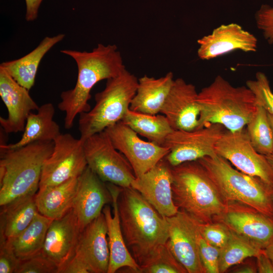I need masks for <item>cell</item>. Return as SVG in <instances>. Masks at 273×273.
<instances>
[{"mask_svg": "<svg viewBox=\"0 0 273 273\" xmlns=\"http://www.w3.org/2000/svg\"><path fill=\"white\" fill-rule=\"evenodd\" d=\"M60 52L71 57L78 69L74 87L60 95L58 108L65 114L64 126L71 128L78 115L91 109L90 92L98 82L117 76L125 69L122 58L115 44H98L92 51L63 50Z\"/></svg>", "mask_w": 273, "mask_h": 273, "instance_id": "6da1fadb", "label": "cell"}, {"mask_svg": "<svg viewBox=\"0 0 273 273\" xmlns=\"http://www.w3.org/2000/svg\"><path fill=\"white\" fill-rule=\"evenodd\" d=\"M117 204L125 243L140 266L167 242V218L131 187L121 188Z\"/></svg>", "mask_w": 273, "mask_h": 273, "instance_id": "7a4b0ae2", "label": "cell"}, {"mask_svg": "<svg viewBox=\"0 0 273 273\" xmlns=\"http://www.w3.org/2000/svg\"><path fill=\"white\" fill-rule=\"evenodd\" d=\"M197 101L200 112L197 128L217 123L231 131L245 128L258 105L247 86H234L220 75L198 93Z\"/></svg>", "mask_w": 273, "mask_h": 273, "instance_id": "3957f363", "label": "cell"}, {"mask_svg": "<svg viewBox=\"0 0 273 273\" xmlns=\"http://www.w3.org/2000/svg\"><path fill=\"white\" fill-rule=\"evenodd\" d=\"M173 202L182 211L201 223L221 215L226 202L198 160L172 166Z\"/></svg>", "mask_w": 273, "mask_h": 273, "instance_id": "277c9868", "label": "cell"}, {"mask_svg": "<svg viewBox=\"0 0 273 273\" xmlns=\"http://www.w3.org/2000/svg\"><path fill=\"white\" fill-rule=\"evenodd\" d=\"M54 141L36 142L14 149H0V206L39 189L44 161L52 153Z\"/></svg>", "mask_w": 273, "mask_h": 273, "instance_id": "5b68a950", "label": "cell"}, {"mask_svg": "<svg viewBox=\"0 0 273 273\" xmlns=\"http://www.w3.org/2000/svg\"><path fill=\"white\" fill-rule=\"evenodd\" d=\"M223 199L251 207L273 217V189L260 179L246 174L216 154L198 160Z\"/></svg>", "mask_w": 273, "mask_h": 273, "instance_id": "8992f818", "label": "cell"}, {"mask_svg": "<svg viewBox=\"0 0 273 273\" xmlns=\"http://www.w3.org/2000/svg\"><path fill=\"white\" fill-rule=\"evenodd\" d=\"M138 79L126 68L107 79L103 90L95 96V104L79 114L78 130L83 140L120 121L129 109Z\"/></svg>", "mask_w": 273, "mask_h": 273, "instance_id": "52a82bcc", "label": "cell"}, {"mask_svg": "<svg viewBox=\"0 0 273 273\" xmlns=\"http://www.w3.org/2000/svg\"><path fill=\"white\" fill-rule=\"evenodd\" d=\"M83 146L87 166L103 181L131 187L136 177L132 168L105 130L84 140Z\"/></svg>", "mask_w": 273, "mask_h": 273, "instance_id": "ba28073f", "label": "cell"}, {"mask_svg": "<svg viewBox=\"0 0 273 273\" xmlns=\"http://www.w3.org/2000/svg\"><path fill=\"white\" fill-rule=\"evenodd\" d=\"M83 143L69 133H61L54 140L53 150L42 166L39 189L62 184L83 172L87 166Z\"/></svg>", "mask_w": 273, "mask_h": 273, "instance_id": "9c48e42d", "label": "cell"}, {"mask_svg": "<svg viewBox=\"0 0 273 273\" xmlns=\"http://www.w3.org/2000/svg\"><path fill=\"white\" fill-rule=\"evenodd\" d=\"M215 151L239 171L273 189V170L265 156L252 145L245 127L235 131L226 130L216 144Z\"/></svg>", "mask_w": 273, "mask_h": 273, "instance_id": "30bf717a", "label": "cell"}, {"mask_svg": "<svg viewBox=\"0 0 273 273\" xmlns=\"http://www.w3.org/2000/svg\"><path fill=\"white\" fill-rule=\"evenodd\" d=\"M226 130L217 123H210L191 130H174L164 144L169 150L165 159L171 166H175L213 156L216 154V144Z\"/></svg>", "mask_w": 273, "mask_h": 273, "instance_id": "8fae6325", "label": "cell"}, {"mask_svg": "<svg viewBox=\"0 0 273 273\" xmlns=\"http://www.w3.org/2000/svg\"><path fill=\"white\" fill-rule=\"evenodd\" d=\"M112 143L131 165L135 177L143 174L169 152L168 148L141 139L121 121L107 128Z\"/></svg>", "mask_w": 273, "mask_h": 273, "instance_id": "7c38bea8", "label": "cell"}, {"mask_svg": "<svg viewBox=\"0 0 273 273\" xmlns=\"http://www.w3.org/2000/svg\"><path fill=\"white\" fill-rule=\"evenodd\" d=\"M215 219L261 249L273 242V217L247 205L227 202L224 212Z\"/></svg>", "mask_w": 273, "mask_h": 273, "instance_id": "4fadbf2b", "label": "cell"}, {"mask_svg": "<svg viewBox=\"0 0 273 273\" xmlns=\"http://www.w3.org/2000/svg\"><path fill=\"white\" fill-rule=\"evenodd\" d=\"M172 166L164 158L140 176L131 187L141 195L162 216L169 217L178 211L172 198Z\"/></svg>", "mask_w": 273, "mask_h": 273, "instance_id": "5bb4252c", "label": "cell"}, {"mask_svg": "<svg viewBox=\"0 0 273 273\" xmlns=\"http://www.w3.org/2000/svg\"><path fill=\"white\" fill-rule=\"evenodd\" d=\"M195 86L183 78L174 79L160 113L173 130H191L198 127L200 108Z\"/></svg>", "mask_w": 273, "mask_h": 273, "instance_id": "9a60e30c", "label": "cell"}, {"mask_svg": "<svg viewBox=\"0 0 273 273\" xmlns=\"http://www.w3.org/2000/svg\"><path fill=\"white\" fill-rule=\"evenodd\" d=\"M81 231L73 208L51 223L41 253L56 264L58 273L74 256Z\"/></svg>", "mask_w": 273, "mask_h": 273, "instance_id": "2e32d148", "label": "cell"}, {"mask_svg": "<svg viewBox=\"0 0 273 273\" xmlns=\"http://www.w3.org/2000/svg\"><path fill=\"white\" fill-rule=\"evenodd\" d=\"M29 91L0 66V96L8 112L7 118L0 117V124L6 133L23 131L29 115L38 110Z\"/></svg>", "mask_w": 273, "mask_h": 273, "instance_id": "e0dca14e", "label": "cell"}, {"mask_svg": "<svg viewBox=\"0 0 273 273\" xmlns=\"http://www.w3.org/2000/svg\"><path fill=\"white\" fill-rule=\"evenodd\" d=\"M112 203V197L106 183L87 166L78 176L73 209L82 231L98 217L104 207Z\"/></svg>", "mask_w": 273, "mask_h": 273, "instance_id": "ac0fdd59", "label": "cell"}, {"mask_svg": "<svg viewBox=\"0 0 273 273\" xmlns=\"http://www.w3.org/2000/svg\"><path fill=\"white\" fill-rule=\"evenodd\" d=\"M197 42L198 56L202 60L212 59L236 50L254 52L257 48L256 37L234 23L219 26Z\"/></svg>", "mask_w": 273, "mask_h": 273, "instance_id": "d6986e66", "label": "cell"}, {"mask_svg": "<svg viewBox=\"0 0 273 273\" xmlns=\"http://www.w3.org/2000/svg\"><path fill=\"white\" fill-rule=\"evenodd\" d=\"M166 218L169 234L166 244L172 254L187 272L206 273L189 215L178 210Z\"/></svg>", "mask_w": 273, "mask_h": 273, "instance_id": "ffe728a7", "label": "cell"}, {"mask_svg": "<svg viewBox=\"0 0 273 273\" xmlns=\"http://www.w3.org/2000/svg\"><path fill=\"white\" fill-rule=\"evenodd\" d=\"M107 226L102 213L80 232L75 255L87 266L90 273H107L110 251Z\"/></svg>", "mask_w": 273, "mask_h": 273, "instance_id": "44dd1931", "label": "cell"}, {"mask_svg": "<svg viewBox=\"0 0 273 273\" xmlns=\"http://www.w3.org/2000/svg\"><path fill=\"white\" fill-rule=\"evenodd\" d=\"M112 197L113 213L109 205H106L103 209L107 226L110 259L107 273H115L123 267H127L134 272H140V266L128 249L122 233L117 200L121 187L114 184H106Z\"/></svg>", "mask_w": 273, "mask_h": 273, "instance_id": "7402d4cb", "label": "cell"}, {"mask_svg": "<svg viewBox=\"0 0 273 273\" xmlns=\"http://www.w3.org/2000/svg\"><path fill=\"white\" fill-rule=\"evenodd\" d=\"M174 80L171 72L158 78L146 75L141 77L129 109L151 115L160 113Z\"/></svg>", "mask_w": 273, "mask_h": 273, "instance_id": "603a6c76", "label": "cell"}, {"mask_svg": "<svg viewBox=\"0 0 273 273\" xmlns=\"http://www.w3.org/2000/svg\"><path fill=\"white\" fill-rule=\"evenodd\" d=\"M36 113L29 115L21 139L14 144H4L0 149H14L36 142H50L61 133L59 124L54 120L55 109L51 103L39 107Z\"/></svg>", "mask_w": 273, "mask_h": 273, "instance_id": "cb8c5ba5", "label": "cell"}, {"mask_svg": "<svg viewBox=\"0 0 273 273\" xmlns=\"http://www.w3.org/2000/svg\"><path fill=\"white\" fill-rule=\"evenodd\" d=\"M65 34L61 33L52 37H45L31 52L24 56L2 63L3 67L19 84L29 90L35 83L40 62L44 56L57 43L62 41Z\"/></svg>", "mask_w": 273, "mask_h": 273, "instance_id": "d4e9b609", "label": "cell"}, {"mask_svg": "<svg viewBox=\"0 0 273 273\" xmlns=\"http://www.w3.org/2000/svg\"><path fill=\"white\" fill-rule=\"evenodd\" d=\"M78 177L62 184L39 189L34 196L38 212L53 220L59 219L73 208Z\"/></svg>", "mask_w": 273, "mask_h": 273, "instance_id": "484cf974", "label": "cell"}, {"mask_svg": "<svg viewBox=\"0 0 273 273\" xmlns=\"http://www.w3.org/2000/svg\"><path fill=\"white\" fill-rule=\"evenodd\" d=\"M34 195H27L1 206V242L10 241L23 232L38 213Z\"/></svg>", "mask_w": 273, "mask_h": 273, "instance_id": "4316f807", "label": "cell"}, {"mask_svg": "<svg viewBox=\"0 0 273 273\" xmlns=\"http://www.w3.org/2000/svg\"><path fill=\"white\" fill-rule=\"evenodd\" d=\"M53 220L39 212L30 224L19 235L5 243L20 260L40 253L43 247L48 229Z\"/></svg>", "mask_w": 273, "mask_h": 273, "instance_id": "83f0119b", "label": "cell"}, {"mask_svg": "<svg viewBox=\"0 0 273 273\" xmlns=\"http://www.w3.org/2000/svg\"><path fill=\"white\" fill-rule=\"evenodd\" d=\"M121 121L150 142L164 146L167 137L174 130L164 115H151L131 110Z\"/></svg>", "mask_w": 273, "mask_h": 273, "instance_id": "f1b7e54d", "label": "cell"}, {"mask_svg": "<svg viewBox=\"0 0 273 273\" xmlns=\"http://www.w3.org/2000/svg\"><path fill=\"white\" fill-rule=\"evenodd\" d=\"M225 246L220 249L219 272L223 273L248 257H256L263 249L232 231Z\"/></svg>", "mask_w": 273, "mask_h": 273, "instance_id": "f546056e", "label": "cell"}, {"mask_svg": "<svg viewBox=\"0 0 273 273\" xmlns=\"http://www.w3.org/2000/svg\"><path fill=\"white\" fill-rule=\"evenodd\" d=\"M250 141L259 153L266 156L273 153V133L268 113L258 105L255 114L245 128Z\"/></svg>", "mask_w": 273, "mask_h": 273, "instance_id": "4dcf8cb0", "label": "cell"}, {"mask_svg": "<svg viewBox=\"0 0 273 273\" xmlns=\"http://www.w3.org/2000/svg\"><path fill=\"white\" fill-rule=\"evenodd\" d=\"M143 273H186V269L177 261L166 243L161 245L152 256L140 266Z\"/></svg>", "mask_w": 273, "mask_h": 273, "instance_id": "1f68e13d", "label": "cell"}, {"mask_svg": "<svg viewBox=\"0 0 273 273\" xmlns=\"http://www.w3.org/2000/svg\"><path fill=\"white\" fill-rule=\"evenodd\" d=\"M189 217L206 273H219L220 249L210 244L203 237L199 230L196 220L190 215Z\"/></svg>", "mask_w": 273, "mask_h": 273, "instance_id": "d6a6232c", "label": "cell"}, {"mask_svg": "<svg viewBox=\"0 0 273 273\" xmlns=\"http://www.w3.org/2000/svg\"><path fill=\"white\" fill-rule=\"evenodd\" d=\"M246 86L254 95L258 105L273 115V92L266 75L258 72L254 80L247 81Z\"/></svg>", "mask_w": 273, "mask_h": 273, "instance_id": "836d02e7", "label": "cell"}, {"mask_svg": "<svg viewBox=\"0 0 273 273\" xmlns=\"http://www.w3.org/2000/svg\"><path fill=\"white\" fill-rule=\"evenodd\" d=\"M196 221L200 233L210 244L219 249L225 246L232 232L224 224L219 221L209 223Z\"/></svg>", "mask_w": 273, "mask_h": 273, "instance_id": "e575fe53", "label": "cell"}, {"mask_svg": "<svg viewBox=\"0 0 273 273\" xmlns=\"http://www.w3.org/2000/svg\"><path fill=\"white\" fill-rule=\"evenodd\" d=\"M58 271L56 264L40 252L21 260L15 273H58Z\"/></svg>", "mask_w": 273, "mask_h": 273, "instance_id": "d590c367", "label": "cell"}, {"mask_svg": "<svg viewBox=\"0 0 273 273\" xmlns=\"http://www.w3.org/2000/svg\"><path fill=\"white\" fill-rule=\"evenodd\" d=\"M255 20L265 39L273 44V7L262 5L255 14Z\"/></svg>", "mask_w": 273, "mask_h": 273, "instance_id": "8d00e7d4", "label": "cell"}, {"mask_svg": "<svg viewBox=\"0 0 273 273\" xmlns=\"http://www.w3.org/2000/svg\"><path fill=\"white\" fill-rule=\"evenodd\" d=\"M20 260L5 243H0V273H15Z\"/></svg>", "mask_w": 273, "mask_h": 273, "instance_id": "74e56055", "label": "cell"}, {"mask_svg": "<svg viewBox=\"0 0 273 273\" xmlns=\"http://www.w3.org/2000/svg\"><path fill=\"white\" fill-rule=\"evenodd\" d=\"M86 265L77 256H74L67 263L59 273H89Z\"/></svg>", "mask_w": 273, "mask_h": 273, "instance_id": "f35d334b", "label": "cell"}, {"mask_svg": "<svg viewBox=\"0 0 273 273\" xmlns=\"http://www.w3.org/2000/svg\"><path fill=\"white\" fill-rule=\"evenodd\" d=\"M257 271L259 273H273V264L264 249L256 257Z\"/></svg>", "mask_w": 273, "mask_h": 273, "instance_id": "ab89813d", "label": "cell"}, {"mask_svg": "<svg viewBox=\"0 0 273 273\" xmlns=\"http://www.w3.org/2000/svg\"><path fill=\"white\" fill-rule=\"evenodd\" d=\"M26 4L25 19L33 21L38 17L39 8L43 0H25Z\"/></svg>", "mask_w": 273, "mask_h": 273, "instance_id": "60d3db41", "label": "cell"}, {"mask_svg": "<svg viewBox=\"0 0 273 273\" xmlns=\"http://www.w3.org/2000/svg\"><path fill=\"white\" fill-rule=\"evenodd\" d=\"M233 272L237 273H254L257 271L256 267L251 264H247L236 268L233 270Z\"/></svg>", "mask_w": 273, "mask_h": 273, "instance_id": "b9f144b4", "label": "cell"}, {"mask_svg": "<svg viewBox=\"0 0 273 273\" xmlns=\"http://www.w3.org/2000/svg\"><path fill=\"white\" fill-rule=\"evenodd\" d=\"M264 250L273 264V242L266 247Z\"/></svg>", "mask_w": 273, "mask_h": 273, "instance_id": "7bdbcfd3", "label": "cell"}, {"mask_svg": "<svg viewBox=\"0 0 273 273\" xmlns=\"http://www.w3.org/2000/svg\"><path fill=\"white\" fill-rule=\"evenodd\" d=\"M265 157L273 170V153L265 156Z\"/></svg>", "mask_w": 273, "mask_h": 273, "instance_id": "ee69618b", "label": "cell"}, {"mask_svg": "<svg viewBox=\"0 0 273 273\" xmlns=\"http://www.w3.org/2000/svg\"><path fill=\"white\" fill-rule=\"evenodd\" d=\"M268 116L269 121V123H270L272 130V133H273V115L268 113Z\"/></svg>", "mask_w": 273, "mask_h": 273, "instance_id": "f6af8a7d", "label": "cell"}, {"mask_svg": "<svg viewBox=\"0 0 273 273\" xmlns=\"http://www.w3.org/2000/svg\"><path fill=\"white\" fill-rule=\"evenodd\" d=\"M271 199H272V200L273 201V192H272V193L271 194Z\"/></svg>", "mask_w": 273, "mask_h": 273, "instance_id": "bcb514c9", "label": "cell"}]
</instances>
